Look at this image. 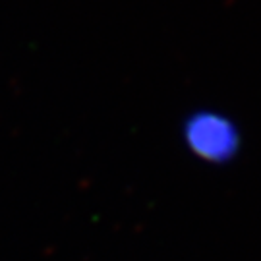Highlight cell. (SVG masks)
Returning <instances> with one entry per match:
<instances>
[{"label":"cell","instance_id":"1","mask_svg":"<svg viewBox=\"0 0 261 261\" xmlns=\"http://www.w3.org/2000/svg\"><path fill=\"white\" fill-rule=\"evenodd\" d=\"M188 138L197 155L209 161H224L238 149V132L221 116L194 118Z\"/></svg>","mask_w":261,"mask_h":261}]
</instances>
